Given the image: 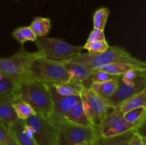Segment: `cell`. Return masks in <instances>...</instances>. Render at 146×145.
I'll return each mask as SVG.
<instances>
[{"mask_svg": "<svg viewBox=\"0 0 146 145\" xmlns=\"http://www.w3.org/2000/svg\"><path fill=\"white\" fill-rule=\"evenodd\" d=\"M68 61L81 64L91 70L115 63H125L146 69L144 61L133 56L131 53L120 46H109L106 51L100 53H84L68 59Z\"/></svg>", "mask_w": 146, "mask_h": 145, "instance_id": "cell-1", "label": "cell"}, {"mask_svg": "<svg viewBox=\"0 0 146 145\" xmlns=\"http://www.w3.org/2000/svg\"><path fill=\"white\" fill-rule=\"evenodd\" d=\"M15 92L21 100L34 109L36 113L44 117H50L53 103L48 84L31 79L18 84Z\"/></svg>", "mask_w": 146, "mask_h": 145, "instance_id": "cell-2", "label": "cell"}, {"mask_svg": "<svg viewBox=\"0 0 146 145\" xmlns=\"http://www.w3.org/2000/svg\"><path fill=\"white\" fill-rule=\"evenodd\" d=\"M44 58L39 51L28 52L21 48L14 55L7 58H0V72L4 78H9L17 85L34 79L31 74L33 62L37 58Z\"/></svg>", "mask_w": 146, "mask_h": 145, "instance_id": "cell-3", "label": "cell"}, {"mask_svg": "<svg viewBox=\"0 0 146 145\" xmlns=\"http://www.w3.org/2000/svg\"><path fill=\"white\" fill-rule=\"evenodd\" d=\"M56 127L57 145H74L83 142L92 144L98 136L96 128L81 126L66 119H51Z\"/></svg>", "mask_w": 146, "mask_h": 145, "instance_id": "cell-4", "label": "cell"}, {"mask_svg": "<svg viewBox=\"0 0 146 145\" xmlns=\"http://www.w3.org/2000/svg\"><path fill=\"white\" fill-rule=\"evenodd\" d=\"M66 61H52L44 58H37L31 65V76L36 80L51 85L62 82H69V74L65 68Z\"/></svg>", "mask_w": 146, "mask_h": 145, "instance_id": "cell-5", "label": "cell"}, {"mask_svg": "<svg viewBox=\"0 0 146 145\" xmlns=\"http://www.w3.org/2000/svg\"><path fill=\"white\" fill-rule=\"evenodd\" d=\"M35 44L37 51L42 53L44 58L52 61L68 60L84 50L83 45H74L58 38L37 37Z\"/></svg>", "mask_w": 146, "mask_h": 145, "instance_id": "cell-6", "label": "cell"}, {"mask_svg": "<svg viewBox=\"0 0 146 145\" xmlns=\"http://www.w3.org/2000/svg\"><path fill=\"white\" fill-rule=\"evenodd\" d=\"M80 96L88 121L93 127H98L113 107L106 99L96 95L89 88L83 87Z\"/></svg>", "mask_w": 146, "mask_h": 145, "instance_id": "cell-7", "label": "cell"}, {"mask_svg": "<svg viewBox=\"0 0 146 145\" xmlns=\"http://www.w3.org/2000/svg\"><path fill=\"white\" fill-rule=\"evenodd\" d=\"M21 122L33 129L36 145H57L56 127L49 118L36 114Z\"/></svg>", "mask_w": 146, "mask_h": 145, "instance_id": "cell-8", "label": "cell"}, {"mask_svg": "<svg viewBox=\"0 0 146 145\" xmlns=\"http://www.w3.org/2000/svg\"><path fill=\"white\" fill-rule=\"evenodd\" d=\"M123 114L116 107H113L101 125L96 127L98 136L108 137L121 134L130 130H139V128L135 125L127 122L123 117Z\"/></svg>", "mask_w": 146, "mask_h": 145, "instance_id": "cell-9", "label": "cell"}, {"mask_svg": "<svg viewBox=\"0 0 146 145\" xmlns=\"http://www.w3.org/2000/svg\"><path fill=\"white\" fill-rule=\"evenodd\" d=\"M145 72H143L142 73L138 75L136 80L132 84H125L121 82L118 79V85L116 90L114 92L113 95L109 98H108L107 101L109 105L112 107H115L120 104L122 103L125 100L128 99L131 97L139 93L143 90L145 89L146 86V76Z\"/></svg>", "mask_w": 146, "mask_h": 145, "instance_id": "cell-10", "label": "cell"}, {"mask_svg": "<svg viewBox=\"0 0 146 145\" xmlns=\"http://www.w3.org/2000/svg\"><path fill=\"white\" fill-rule=\"evenodd\" d=\"M50 92L53 103L52 114L50 116L51 119H64L68 111L81 100V96H62L56 92L51 85H49Z\"/></svg>", "mask_w": 146, "mask_h": 145, "instance_id": "cell-11", "label": "cell"}, {"mask_svg": "<svg viewBox=\"0 0 146 145\" xmlns=\"http://www.w3.org/2000/svg\"><path fill=\"white\" fill-rule=\"evenodd\" d=\"M65 68L70 76V83L80 88H89L91 83V77L94 70L88 68L84 65L66 61Z\"/></svg>", "mask_w": 146, "mask_h": 145, "instance_id": "cell-12", "label": "cell"}, {"mask_svg": "<svg viewBox=\"0 0 146 145\" xmlns=\"http://www.w3.org/2000/svg\"><path fill=\"white\" fill-rule=\"evenodd\" d=\"M17 98L15 91L0 95V121L7 127L19 119L12 106Z\"/></svg>", "mask_w": 146, "mask_h": 145, "instance_id": "cell-13", "label": "cell"}, {"mask_svg": "<svg viewBox=\"0 0 146 145\" xmlns=\"http://www.w3.org/2000/svg\"><path fill=\"white\" fill-rule=\"evenodd\" d=\"M118 85V76L110 80L104 82H91L89 89L96 95L104 99H108L112 96L116 90Z\"/></svg>", "mask_w": 146, "mask_h": 145, "instance_id": "cell-14", "label": "cell"}, {"mask_svg": "<svg viewBox=\"0 0 146 145\" xmlns=\"http://www.w3.org/2000/svg\"><path fill=\"white\" fill-rule=\"evenodd\" d=\"M137 130H130L125 133L108 137L97 136L91 145H128L133 135Z\"/></svg>", "mask_w": 146, "mask_h": 145, "instance_id": "cell-15", "label": "cell"}, {"mask_svg": "<svg viewBox=\"0 0 146 145\" xmlns=\"http://www.w3.org/2000/svg\"><path fill=\"white\" fill-rule=\"evenodd\" d=\"M7 128L19 145H36L34 139L24 132V126L20 119L10 124Z\"/></svg>", "mask_w": 146, "mask_h": 145, "instance_id": "cell-16", "label": "cell"}, {"mask_svg": "<svg viewBox=\"0 0 146 145\" xmlns=\"http://www.w3.org/2000/svg\"><path fill=\"white\" fill-rule=\"evenodd\" d=\"M64 119L81 126H92L84 112L81 100L68 111L64 117Z\"/></svg>", "mask_w": 146, "mask_h": 145, "instance_id": "cell-17", "label": "cell"}, {"mask_svg": "<svg viewBox=\"0 0 146 145\" xmlns=\"http://www.w3.org/2000/svg\"><path fill=\"white\" fill-rule=\"evenodd\" d=\"M140 107H146V88L139 93L125 100L115 107L124 114L125 112Z\"/></svg>", "mask_w": 146, "mask_h": 145, "instance_id": "cell-18", "label": "cell"}, {"mask_svg": "<svg viewBox=\"0 0 146 145\" xmlns=\"http://www.w3.org/2000/svg\"><path fill=\"white\" fill-rule=\"evenodd\" d=\"M132 69H141L146 71V69H144V68H140L132 64L125 63H115L110 64V65H105V66L95 69V71H101L113 76H119V75H123L127 71Z\"/></svg>", "mask_w": 146, "mask_h": 145, "instance_id": "cell-19", "label": "cell"}, {"mask_svg": "<svg viewBox=\"0 0 146 145\" xmlns=\"http://www.w3.org/2000/svg\"><path fill=\"white\" fill-rule=\"evenodd\" d=\"M123 117L131 124L141 129L145 123L146 117V107H140L135 109L125 112Z\"/></svg>", "mask_w": 146, "mask_h": 145, "instance_id": "cell-20", "label": "cell"}, {"mask_svg": "<svg viewBox=\"0 0 146 145\" xmlns=\"http://www.w3.org/2000/svg\"><path fill=\"white\" fill-rule=\"evenodd\" d=\"M29 26L37 37H44L48 35L51 30V20L44 17H35Z\"/></svg>", "mask_w": 146, "mask_h": 145, "instance_id": "cell-21", "label": "cell"}, {"mask_svg": "<svg viewBox=\"0 0 146 145\" xmlns=\"http://www.w3.org/2000/svg\"><path fill=\"white\" fill-rule=\"evenodd\" d=\"M12 106L19 119L24 120L36 114L29 104L21 100L18 96L13 102Z\"/></svg>", "mask_w": 146, "mask_h": 145, "instance_id": "cell-22", "label": "cell"}, {"mask_svg": "<svg viewBox=\"0 0 146 145\" xmlns=\"http://www.w3.org/2000/svg\"><path fill=\"white\" fill-rule=\"evenodd\" d=\"M52 86L55 89L56 92L62 96H78L81 95V90L82 88L70 82L54 84Z\"/></svg>", "mask_w": 146, "mask_h": 145, "instance_id": "cell-23", "label": "cell"}, {"mask_svg": "<svg viewBox=\"0 0 146 145\" xmlns=\"http://www.w3.org/2000/svg\"><path fill=\"white\" fill-rule=\"evenodd\" d=\"M109 13V9L106 7L99 9L94 13V17H93L94 28L104 31L107 21H108Z\"/></svg>", "mask_w": 146, "mask_h": 145, "instance_id": "cell-24", "label": "cell"}, {"mask_svg": "<svg viewBox=\"0 0 146 145\" xmlns=\"http://www.w3.org/2000/svg\"><path fill=\"white\" fill-rule=\"evenodd\" d=\"M83 46H84V49L87 50L88 52L91 53H103L109 48V45L106 41L86 42V44Z\"/></svg>", "mask_w": 146, "mask_h": 145, "instance_id": "cell-25", "label": "cell"}, {"mask_svg": "<svg viewBox=\"0 0 146 145\" xmlns=\"http://www.w3.org/2000/svg\"><path fill=\"white\" fill-rule=\"evenodd\" d=\"M0 145H19L9 131L8 128L0 121Z\"/></svg>", "mask_w": 146, "mask_h": 145, "instance_id": "cell-26", "label": "cell"}, {"mask_svg": "<svg viewBox=\"0 0 146 145\" xmlns=\"http://www.w3.org/2000/svg\"><path fill=\"white\" fill-rule=\"evenodd\" d=\"M17 85L9 78H4L0 80V95H6L14 92L17 89Z\"/></svg>", "mask_w": 146, "mask_h": 145, "instance_id": "cell-27", "label": "cell"}, {"mask_svg": "<svg viewBox=\"0 0 146 145\" xmlns=\"http://www.w3.org/2000/svg\"><path fill=\"white\" fill-rule=\"evenodd\" d=\"M115 77L113 75H111L110 74L107 73V72H104L101 71H95L94 70V72L91 75V82H104L106 81L110 80L113 79Z\"/></svg>", "mask_w": 146, "mask_h": 145, "instance_id": "cell-28", "label": "cell"}, {"mask_svg": "<svg viewBox=\"0 0 146 145\" xmlns=\"http://www.w3.org/2000/svg\"><path fill=\"white\" fill-rule=\"evenodd\" d=\"M106 41V40L105 34H104V31L94 28L90 34L88 36L87 42H93V41Z\"/></svg>", "mask_w": 146, "mask_h": 145, "instance_id": "cell-29", "label": "cell"}, {"mask_svg": "<svg viewBox=\"0 0 146 145\" xmlns=\"http://www.w3.org/2000/svg\"><path fill=\"white\" fill-rule=\"evenodd\" d=\"M21 31V34L24 36L25 39L27 41H35L36 40L37 36L35 35L34 31L31 28L30 26H22L19 27Z\"/></svg>", "mask_w": 146, "mask_h": 145, "instance_id": "cell-30", "label": "cell"}, {"mask_svg": "<svg viewBox=\"0 0 146 145\" xmlns=\"http://www.w3.org/2000/svg\"><path fill=\"white\" fill-rule=\"evenodd\" d=\"M143 136L138 133V132H135L133 135L131 141L128 145H143Z\"/></svg>", "mask_w": 146, "mask_h": 145, "instance_id": "cell-31", "label": "cell"}, {"mask_svg": "<svg viewBox=\"0 0 146 145\" xmlns=\"http://www.w3.org/2000/svg\"><path fill=\"white\" fill-rule=\"evenodd\" d=\"M13 37H14L16 40H17V41L21 44V45H24V43L27 41V40L25 39L24 36L21 34L19 28H17V29L14 30V32H13Z\"/></svg>", "mask_w": 146, "mask_h": 145, "instance_id": "cell-32", "label": "cell"}, {"mask_svg": "<svg viewBox=\"0 0 146 145\" xmlns=\"http://www.w3.org/2000/svg\"><path fill=\"white\" fill-rule=\"evenodd\" d=\"M74 145H91V144L87 142H80V143H78V144H76Z\"/></svg>", "mask_w": 146, "mask_h": 145, "instance_id": "cell-33", "label": "cell"}, {"mask_svg": "<svg viewBox=\"0 0 146 145\" xmlns=\"http://www.w3.org/2000/svg\"><path fill=\"white\" fill-rule=\"evenodd\" d=\"M3 78H4V76H3L2 74H1V72H0V80H2Z\"/></svg>", "mask_w": 146, "mask_h": 145, "instance_id": "cell-34", "label": "cell"}]
</instances>
